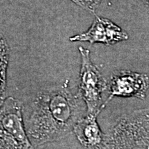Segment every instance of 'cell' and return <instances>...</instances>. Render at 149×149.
<instances>
[{
  "label": "cell",
  "instance_id": "1",
  "mask_svg": "<svg viewBox=\"0 0 149 149\" xmlns=\"http://www.w3.org/2000/svg\"><path fill=\"white\" fill-rule=\"evenodd\" d=\"M31 107L25 125L36 148L64 138L86 114L84 101L78 91H71L68 81L40 91Z\"/></svg>",
  "mask_w": 149,
  "mask_h": 149
},
{
  "label": "cell",
  "instance_id": "2",
  "mask_svg": "<svg viewBox=\"0 0 149 149\" xmlns=\"http://www.w3.org/2000/svg\"><path fill=\"white\" fill-rule=\"evenodd\" d=\"M103 149H149V109L121 116L105 133Z\"/></svg>",
  "mask_w": 149,
  "mask_h": 149
},
{
  "label": "cell",
  "instance_id": "3",
  "mask_svg": "<svg viewBox=\"0 0 149 149\" xmlns=\"http://www.w3.org/2000/svg\"><path fill=\"white\" fill-rule=\"evenodd\" d=\"M0 112V149H36L24 123L22 102L6 97Z\"/></svg>",
  "mask_w": 149,
  "mask_h": 149
},
{
  "label": "cell",
  "instance_id": "4",
  "mask_svg": "<svg viewBox=\"0 0 149 149\" xmlns=\"http://www.w3.org/2000/svg\"><path fill=\"white\" fill-rule=\"evenodd\" d=\"M79 51L81 55V69L77 91L86 106V114L98 115L106 106L103 101V93L107 90L109 84L91 60L89 50L80 46Z\"/></svg>",
  "mask_w": 149,
  "mask_h": 149
},
{
  "label": "cell",
  "instance_id": "5",
  "mask_svg": "<svg viewBox=\"0 0 149 149\" xmlns=\"http://www.w3.org/2000/svg\"><path fill=\"white\" fill-rule=\"evenodd\" d=\"M108 88L109 97L107 103L114 97L144 100L149 88V77L144 73L120 70L111 76Z\"/></svg>",
  "mask_w": 149,
  "mask_h": 149
},
{
  "label": "cell",
  "instance_id": "6",
  "mask_svg": "<svg viewBox=\"0 0 149 149\" xmlns=\"http://www.w3.org/2000/svg\"><path fill=\"white\" fill-rule=\"evenodd\" d=\"M128 39V34L120 26L109 19L97 16L88 31L74 35L69 40L70 42H88L91 44L100 43L111 46Z\"/></svg>",
  "mask_w": 149,
  "mask_h": 149
},
{
  "label": "cell",
  "instance_id": "7",
  "mask_svg": "<svg viewBox=\"0 0 149 149\" xmlns=\"http://www.w3.org/2000/svg\"><path fill=\"white\" fill-rule=\"evenodd\" d=\"M97 116L86 114L74 127L73 132L77 140L86 149H103L105 133L100 129Z\"/></svg>",
  "mask_w": 149,
  "mask_h": 149
},
{
  "label": "cell",
  "instance_id": "8",
  "mask_svg": "<svg viewBox=\"0 0 149 149\" xmlns=\"http://www.w3.org/2000/svg\"><path fill=\"white\" fill-rule=\"evenodd\" d=\"M9 48L5 39L1 37V45H0V72H1V102H2L6 98L7 82V70H8L9 61Z\"/></svg>",
  "mask_w": 149,
  "mask_h": 149
},
{
  "label": "cell",
  "instance_id": "9",
  "mask_svg": "<svg viewBox=\"0 0 149 149\" xmlns=\"http://www.w3.org/2000/svg\"><path fill=\"white\" fill-rule=\"evenodd\" d=\"M70 1L89 12L94 13L95 10L97 8L102 0H70Z\"/></svg>",
  "mask_w": 149,
  "mask_h": 149
},
{
  "label": "cell",
  "instance_id": "10",
  "mask_svg": "<svg viewBox=\"0 0 149 149\" xmlns=\"http://www.w3.org/2000/svg\"><path fill=\"white\" fill-rule=\"evenodd\" d=\"M143 1H144V2L146 3V4H147V5H148V6H149V0H143Z\"/></svg>",
  "mask_w": 149,
  "mask_h": 149
}]
</instances>
